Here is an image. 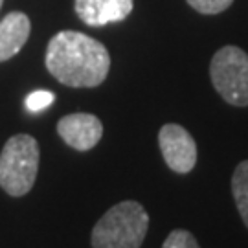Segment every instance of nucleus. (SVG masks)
<instances>
[{
	"instance_id": "nucleus-13",
	"label": "nucleus",
	"mask_w": 248,
	"mask_h": 248,
	"mask_svg": "<svg viewBox=\"0 0 248 248\" xmlns=\"http://www.w3.org/2000/svg\"><path fill=\"white\" fill-rule=\"evenodd\" d=\"M2 2H4V0H0V8H2Z\"/></svg>"
},
{
	"instance_id": "nucleus-12",
	"label": "nucleus",
	"mask_w": 248,
	"mask_h": 248,
	"mask_svg": "<svg viewBox=\"0 0 248 248\" xmlns=\"http://www.w3.org/2000/svg\"><path fill=\"white\" fill-rule=\"evenodd\" d=\"M233 0H187V4L193 9H197L199 13L204 15H215L221 13L226 8H230Z\"/></svg>"
},
{
	"instance_id": "nucleus-2",
	"label": "nucleus",
	"mask_w": 248,
	"mask_h": 248,
	"mask_svg": "<svg viewBox=\"0 0 248 248\" xmlns=\"http://www.w3.org/2000/svg\"><path fill=\"white\" fill-rule=\"evenodd\" d=\"M149 230V215L140 202L112 206L92 230V248H140Z\"/></svg>"
},
{
	"instance_id": "nucleus-3",
	"label": "nucleus",
	"mask_w": 248,
	"mask_h": 248,
	"mask_svg": "<svg viewBox=\"0 0 248 248\" xmlns=\"http://www.w3.org/2000/svg\"><path fill=\"white\" fill-rule=\"evenodd\" d=\"M39 143L30 134L11 136L0 153V186L11 197H22L33 187L39 171Z\"/></svg>"
},
{
	"instance_id": "nucleus-7",
	"label": "nucleus",
	"mask_w": 248,
	"mask_h": 248,
	"mask_svg": "<svg viewBox=\"0 0 248 248\" xmlns=\"http://www.w3.org/2000/svg\"><path fill=\"white\" fill-rule=\"evenodd\" d=\"M134 0H76L78 17L89 26H105L124 20L133 11Z\"/></svg>"
},
{
	"instance_id": "nucleus-9",
	"label": "nucleus",
	"mask_w": 248,
	"mask_h": 248,
	"mask_svg": "<svg viewBox=\"0 0 248 248\" xmlns=\"http://www.w3.org/2000/svg\"><path fill=\"white\" fill-rule=\"evenodd\" d=\"M232 193L241 219L248 228V160H243L232 175Z\"/></svg>"
},
{
	"instance_id": "nucleus-11",
	"label": "nucleus",
	"mask_w": 248,
	"mask_h": 248,
	"mask_svg": "<svg viewBox=\"0 0 248 248\" xmlns=\"http://www.w3.org/2000/svg\"><path fill=\"white\" fill-rule=\"evenodd\" d=\"M55 101V94L50 90H35L26 98V108L30 112H39L45 110L46 107H50Z\"/></svg>"
},
{
	"instance_id": "nucleus-10",
	"label": "nucleus",
	"mask_w": 248,
	"mask_h": 248,
	"mask_svg": "<svg viewBox=\"0 0 248 248\" xmlns=\"http://www.w3.org/2000/svg\"><path fill=\"white\" fill-rule=\"evenodd\" d=\"M162 248H201L195 235L187 230H173L169 233Z\"/></svg>"
},
{
	"instance_id": "nucleus-1",
	"label": "nucleus",
	"mask_w": 248,
	"mask_h": 248,
	"mask_svg": "<svg viewBox=\"0 0 248 248\" xmlns=\"http://www.w3.org/2000/svg\"><path fill=\"white\" fill-rule=\"evenodd\" d=\"M46 68L66 87L92 89L105 81L110 68V55L96 39L64 30L48 43Z\"/></svg>"
},
{
	"instance_id": "nucleus-4",
	"label": "nucleus",
	"mask_w": 248,
	"mask_h": 248,
	"mask_svg": "<svg viewBox=\"0 0 248 248\" xmlns=\"http://www.w3.org/2000/svg\"><path fill=\"white\" fill-rule=\"evenodd\" d=\"M210 76L226 103L248 107V55L237 46H224L213 55Z\"/></svg>"
},
{
	"instance_id": "nucleus-6",
	"label": "nucleus",
	"mask_w": 248,
	"mask_h": 248,
	"mask_svg": "<svg viewBox=\"0 0 248 248\" xmlns=\"http://www.w3.org/2000/svg\"><path fill=\"white\" fill-rule=\"evenodd\" d=\"M57 133L64 143L76 151H89L96 147L103 136V125L98 116L89 112H76L59 120Z\"/></svg>"
},
{
	"instance_id": "nucleus-5",
	"label": "nucleus",
	"mask_w": 248,
	"mask_h": 248,
	"mask_svg": "<svg viewBox=\"0 0 248 248\" xmlns=\"http://www.w3.org/2000/svg\"><path fill=\"white\" fill-rule=\"evenodd\" d=\"M158 145L169 169L186 175L197 164V143L182 125L166 124L158 133Z\"/></svg>"
},
{
	"instance_id": "nucleus-8",
	"label": "nucleus",
	"mask_w": 248,
	"mask_h": 248,
	"mask_svg": "<svg viewBox=\"0 0 248 248\" xmlns=\"http://www.w3.org/2000/svg\"><path fill=\"white\" fill-rule=\"evenodd\" d=\"M31 22L28 15L11 11L0 20V62L17 55L30 37Z\"/></svg>"
}]
</instances>
